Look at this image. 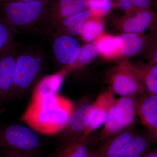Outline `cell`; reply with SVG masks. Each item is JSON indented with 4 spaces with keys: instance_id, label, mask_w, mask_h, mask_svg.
<instances>
[{
    "instance_id": "1",
    "label": "cell",
    "mask_w": 157,
    "mask_h": 157,
    "mask_svg": "<svg viewBox=\"0 0 157 157\" xmlns=\"http://www.w3.org/2000/svg\"><path fill=\"white\" fill-rule=\"evenodd\" d=\"M74 109L73 102L58 94L47 97L32 94L21 119L36 132L54 135L66 128Z\"/></svg>"
},
{
    "instance_id": "2",
    "label": "cell",
    "mask_w": 157,
    "mask_h": 157,
    "mask_svg": "<svg viewBox=\"0 0 157 157\" xmlns=\"http://www.w3.org/2000/svg\"><path fill=\"white\" fill-rule=\"evenodd\" d=\"M50 3V0L2 2L0 3L1 17L17 33L46 21Z\"/></svg>"
},
{
    "instance_id": "3",
    "label": "cell",
    "mask_w": 157,
    "mask_h": 157,
    "mask_svg": "<svg viewBox=\"0 0 157 157\" xmlns=\"http://www.w3.org/2000/svg\"><path fill=\"white\" fill-rule=\"evenodd\" d=\"M0 144L7 152L35 157L41 146L39 137L29 127L13 124L7 127L0 135Z\"/></svg>"
},
{
    "instance_id": "4",
    "label": "cell",
    "mask_w": 157,
    "mask_h": 157,
    "mask_svg": "<svg viewBox=\"0 0 157 157\" xmlns=\"http://www.w3.org/2000/svg\"><path fill=\"white\" fill-rule=\"evenodd\" d=\"M42 66V63L33 54H18L11 96H20L27 92L39 77Z\"/></svg>"
},
{
    "instance_id": "5",
    "label": "cell",
    "mask_w": 157,
    "mask_h": 157,
    "mask_svg": "<svg viewBox=\"0 0 157 157\" xmlns=\"http://www.w3.org/2000/svg\"><path fill=\"white\" fill-rule=\"evenodd\" d=\"M109 82L110 91L120 97L135 96L145 90L128 62H122L113 70Z\"/></svg>"
},
{
    "instance_id": "6",
    "label": "cell",
    "mask_w": 157,
    "mask_h": 157,
    "mask_svg": "<svg viewBox=\"0 0 157 157\" xmlns=\"http://www.w3.org/2000/svg\"><path fill=\"white\" fill-rule=\"evenodd\" d=\"M13 43L0 53V99L12 95L16 62L19 52Z\"/></svg>"
},
{
    "instance_id": "7",
    "label": "cell",
    "mask_w": 157,
    "mask_h": 157,
    "mask_svg": "<svg viewBox=\"0 0 157 157\" xmlns=\"http://www.w3.org/2000/svg\"><path fill=\"white\" fill-rule=\"evenodd\" d=\"M157 22V14L152 9L126 13L118 20L117 26L122 32L143 34Z\"/></svg>"
},
{
    "instance_id": "8",
    "label": "cell",
    "mask_w": 157,
    "mask_h": 157,
    "mask_svg": "<svg viewBox=\"0 0 157 157\" xmlns=\"http://www.w3.org/2000/svg\"><path fill=\"white\" fill-rule=\"evenodd\" d=\"M81 45L75 38L68 35H59L54 40L52 49L59 63L63 66L73 67L81 51Z\"/></svg>"
},
{
    "instance_id": "9",
    "label": "cell",
    "mask_w": 157,
    "mask_h": 157,
    "mask_svg": "<svg viewBox=\"0 0 157 157\" xmlns=\"http://www.w3.org/2000/svg\"><path fill=\"white\" fill-rule=\"evenodd\" d=\"M93 111V103L81 104L74 109L67 125L63 131L65 141L82 135L90 123Z\"/></svg>"
},
{
    "instance_id": "10",
    "label": "cell",
    "mask_w": 157,
    "mask_h": 157,
    "mask_svg": "<svg viewBox=\"0 0 157 157\" xmlns=\"http://www.w3.org/2000/svg\"><path fill=\"white\" fill-rule=\"evenodd\" d=\"M116 99L110 91L102 93L98 96L93 103L94 111L91 121L87 128L81 135L82 138H87L92 133L103 126Z\"/></svg>"
},
{
    "instance_id": "11",
    "label": "cell",
    "mask_w": 157,
    "mask_h": 157,
    "mask_svg": "<svg viewBox=\"0 0 157 157\" xmlns=\"http://www.w3.org/2000/svg\"><path fill=\"white\" fill-rule=\"evenodd\" d=\"M137 115L157 144V96L147 94L137 101Z\"/></svg>"
},
{
    "instance_id": "12",
    "label": "cell",
    "mask_w": 157,
    "mask_h": 157,
    "mask_svg": "<svg viewBox=\"0 0 157 157\" xmlns=\"http://www.w3.org/2000/svg\"><path fill=\"white\" fill-rule=\"evenodd\" d=\"M116 117L124 129L133 126L137 115V101L135 96L121 97L114 103Z\"/></svg>"
},
{
    "instance_id": "13",
    "label": "cell",
    "mask_w": 157,
    "mask_h": 157,
    "mask_svg": "<svg viewBox=\"0 0 157 157\" xmlns=\"http://www.w3.org/2000/svg\"><path fill=\"white\" fill-rule=\"evenodd\" d=\"M136 132L133 126L124 129L105 140L98 151L103 157H119L124 147Z\"/></svg>"
},
{
    "instance_id": "14",
    "label": "cell",
    "mask_w": 157,
    "mask_h": 157,
    "mask_svg": "<svg viewBox=\"0 0 157 157\" xmlns=\"http://www.w3.org/2000/svg\"><path fill=\"white\" fill-rule=\"evenodd\" d=\"M153 138L149 132H135L127 143L119 157H143L150 151L154 144Z\"/></svg>"
},
{
    "instance_id": "15",
    "label": "cell",
    "mask_w": 157,
    "mask_h": 157,
    "mask_svg": "<svg viewBox=\"0 0 157 157\" xmlns=\"http://www.w3.org/2000/svg\"><path fill=\"white\" fill-rule=\"evenodd\" d=\"M132 66L140 83L148 94L157 96V64L147 62Z\"/></svg>"
},
{
    "instance_id": "16",
    "label": "cell",
    "mask_w": 157,
    "mask_h": 157,
    "mask_svg": "<svg viewBox=\"0 0 157 157\" xmlns=\"http://www.w3.org/2000/svg\"><path fill=\"white\" fill-rule=\"evenodd\" d=\"M95 41L100 54L104 58L112 59L123 56V43L119 36L101 35Z\"/></svg>"
},
{
    "instance_id": "17",
    "label": "cell",
    "mask_w": 157,
    "mask_h": 157,
    "mask_svg": "<svg viewBox=\"0 0 157 157\" xmlns=\"http://www.w3.org/2000/svg\"><path fill=\"white\" fill-rule=\"evenodd\" d=\"M90 140L89 137L81 136L65 141L56 154L55 157H86Z\"/></svg>"
},
{
    "instance_id": "18",
    "label": "cell",
    "mask_w": 157,
    "mask_h": 157,
    "mask_svg": "<svg viewBox=\"0 0 157 157\" xmlns=\"http://www.w3.org/2000/svg\"><path fill=\"white\" fill-rule=\"evenodd\" d=\"M66 73V71H62L46 76L39 82L32 94L40 97H47L58 94Z\"/></svg>"
},
{
    "instance_id": "19",
    "label": "cell",
    "mask_w": 157,
    "mask_h": 157,
    "mask_svg": "<svg viewBox=\"0 0 157 157\" xmlns=\"http://www.w3.org/2000/svg\"><path fill=\"white\" fill-rule=\"evenodd\" d=\"M119 36L123 43V56H134L143 50L145 41L143 34L124 33Z\"/></svg>"
},
{
    "instance_id": "20",
    "label": "cell",
    "mask_w": 157,
    "mask_h": 157,
    "mask_svg": "<svg viewBox=\"0 0 157 157\" xmlns=\"http://www.w3.org/2000/svg\"><path fill=\"white\" fill-rule=\"evenodd\" d=\"M88 9V0H74L73 2L56 11L48 12L46 21L49 23L77 14Z\"/></svg>"
},
{
    "instance_id": "21",
    "label": "cell",
    "mask_w": 157,
    "mask_h": 157,
    "mask_svg": "<svg viewBox=\"0 0 157 157\" xmlns=\"http://www.w3.org/2000/svg\"><path fill=\"white\" fill-rule=\"evenodd\" d=\"M114 103L109 109L107 120L102 126L103 127L100 134L95 139L93 140L91 143L94 141L98 142L107 140L124 130L116 117Z\"/></svg>"
},
{
    "instance_id": "22",
    "label": "cell",
    "mask_w": 157,
    "mask_h": 157,
    "mask_svg": "<svg viewBox=\"0 0 157 157\" xmlns=\"http://www.w3.org/2000/svg\"><path fill=\"white\" fill-rule=\"evenodd\" d=\"M145 36L143 56L147 63L157 64V22Z\"/></svg>"
},
{
    "instance_id": "23",
    "label": "cell",
    "mask_w": 157,
    "mask_h": 157,
    "mask_svg": "<svg viewBox=\"0 0 157 157\" xmlns=\"http://www.w3.org/2000/svg\"><path fill=\"white\" fill-rule=\"evenodd\" d=\"M104 27V24L99 18L92 17L85 23L81 34L82 38L85 42H92L102 35Z\"/></svg>"
},
{
    "instance_id": "24",
    "label": "cell",
    "mask_w": 157,
    "mask_h": 157,
    "mask_svg": "<svg viewBox=\"0 0 157 157\" xmlns=\"http://www.w3.org/2000/svg\"><path fill=\"white\" fill-rule=\"evenodd\" d=\"M94 17L91 11L87 9L77 14L62 18L52 23L54 27L58 30L64 31L71 26L85 22L88 20Z\"/></svg>"
},
{
    "instance_id": "25",
    "label": "cell",
    "mask_w": 157,
    "mask_h": 157,
    "mask_svg": "<svg viewBox=\"0 0 157 157\" xmlns=\"http://www.w3.org/2000/svg\"><path fill=\"white\" fill-rule=\"evenodd\" d=\"M113 4L126 13L152 9L153 6L151 0H116Z\"/></svg>"
},
{
    "instance_id": "26",
    "label": "cell",
    "mask_w": 157,
    "mask_h": 157,
    "mask_svg": "<svg viewBox=\"0 0 157 157\" xmlns=\"http://www.w3.org/2000/svg\"><path fill=\"white\" fill-rule=\"evenodd\" d=\"M16 32L9 23L0 17V53L12 44Z\"/></svg>"
},
{
    "instance_id": "27",
    "label": "cell",
    "mask_w": 157,
    "mask_h": 157,
    "mask_svg": "<svg viewBox=\"0 0 157 157\" xmlns=\"http://www.w3.org/2000/svg\"><path fill=\"white\" fill-rule=\"evenodd\" d=\"M100 54V51L95 40L81 47L78 60L74 66L80 67L91 62Z\"/></svg>"
},
{
    "instance_id": "28",
    "label": "cell",
    "mask_w": 157,
    "mask_h": 157,
    "mask_svg": "<svg viewBox=\"0 0 157 157\" xmlns=\"http://www.w3.org/2000/svg\"><path fill=\"white\" fill-rule=\"evenodd\" d=\"M113 7V4L109 0H88V9L94 17L99 18L106 15Z\"/></svg>"
},
{
    "instance_id": "29",
    "label": "cell",
    "mask_w": 157,
    "mask_h": 157,
    "mask_svg": "<svg viewBox=\"0 0 157 157\" xmlns=\"http://www.w3.org/2000/svg\"><path fill=\"white\" fill-rule=\"evenodd\" d=\"M74 0H54L50 3L48 12L56 11L70 5Z\"/></svg>"
},
{
    "instance_id": "30",
    "label": "cell",
    "mask_w": 157,
    "mask_h": 157,
    "mask_svg": "<svg viewBox=\"0 0 157 157\" xmlns=\"http://www.w3.org/2000/svg\"><path fill=\"white\" fill-rule=\"evenodd\" d=\"M85 23V22L81 23L71 26L65 30L64 31L67 32L69 35H72V36H77L81 35Z\"/></svg>"
},
{
    "instance_id": "31",
    "label": "cell",
    "mask_w": 157,
    "mask_h": 157,
    "mask_svg": "<svg viewBox=\"0 0 157 157\" xmlns=\"http://www.w3.org/2000/svg\"><path fill=\"white\" fill-rule=\"evenodd\" d=\"M0 157H34L27 155L19 154L14 153L7 152L5 155L0 156Z\"/></svg>"
},
{
    "instance_id": "32",
    "label": "cell",
    "mask_w": 157,
    "mask_h": 157,
    "mask_svg": "<svg viewBox=\"0 0 157 157\" xmlns=\"http://www.w3.org/2000/svg\"><path fill=\"white\" fill-rule=\"evenodd\" d=\"M86 157H103L98 150H89Z\"/></svg>"
},
{
    "instance_id": "33",
    "label": "cell",
    "mask_w": 157,
    "mask_h": 157,
    "mask_svg": "<svg viewBox=\"0 0 157 157\" xmlns=\"http://www.w3.org/2000/svg\"><path fill=\"white\" fill-rule=\"evenodd\" d=\"M143 157H157V149L151 150Z\"/></svg>"
},
{
    "instance_id": "34",
    "label": "cell",
    "mask_w": 157,
    "mask_h": 157,
    "mask_svg": "<svg viewBox=\"0 0 157 157\" xmlns=\"http://www.w3.org/2000/svg\"><path fill=\"white\" fill-rule=\"evenodd\" d=\"M49 1V0H3L2 2H9V1H20V2H35V1ZM0 2V3H1Z\"/></svg>"
},
{
    "instance_id": "35",
    "label": "cell",
    "mask_w": 157,
    "mask_h": 157,
    "mask_svg": "<svg viewBox=\"0 0 157 157\" xmlns=\"http://www.w3.org/2000/svg\"><path fill=\"white\" fill-rule=\"evenodd\" d=\"M152 5L154 7L155 11L157 14V0H152Z\"/></svg>"
},
{
    "instance_id": "36",
    "label": "cell",
    "mask_w": 157,
    "mask_h": 157,
    "mask_svg": "<svg viewBox=\"0 0 157 157\" xmlns=\"http://www.w3.org/2000/svg\"><path fill=\"white\" fill-rule=\"evenodd\" d=\"M109 1H110V2H112L113 3V2H115V1H116V0H109Z\"/></svg>"
},
{
    "instance_id": "37",
    "label": "cell",
    "mask_w": 157,
    "mask_h": 157,
    "mask_svg": "<svg viewBox=\"0 0 157 157\" xmlns=\"http://www.w3.org/2000/svg\"><path fill=\"white\" fill-rule=\"evenodd\" d=\"M3 1V0H0V2H2Z\"/></svg>"
},
{
    "instance_id": "38",
    "label": "cell",
    "mask_w": 157,
    "mask_h": 157,
    "mask_svg": "<svg viewBox=\"0 0 157 157\" xmlns=\"http://www.w3.org/2000/svg\"><path fill=\"white\" fill-rule=\"evenodd\" d=\"M152 2V0H151Z\"/></svg>"
}]
</instances>
